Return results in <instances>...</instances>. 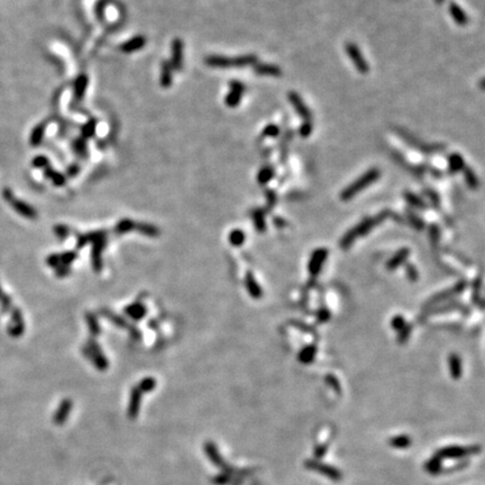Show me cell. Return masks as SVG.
<instances>
[{
  "instance_id": "b9f144b4",
  "label": "cell",
  "mask_w": 485,
  "mask_h": 485,
  "mask_svg": "<svg viewBox=\"0 0 485 485\" xmlns=\"http://www.w3.org/2000/svg\"><path fill=\"white\" fill-rule=\"evenodd\" d=\"M32 164H33L34 167H37V169L44 170L45 167L50 166V161H49V159L46 158V156L38 155V156H36V158L33 159V162H32Z\"/></svg>"
},
{
  "instance_id": "d4e9b609",
  "label": "cell",
  "mask_w": 485,
  "mask_h": 485,
  "mask_svg": "<svg viewBox=\"0 0 485 485\" xmlns=\"http://www.w3.org/2000/svg\"><path fill=\"white\" fill-rule=\"evenodd\" d=\"M88 82H89V79L86 74L79 75L74 81V97L77 98V100H81L83 98L88 87Z\"/></svg>"
},
{
  "instance_id": "30bf717a",
  "label": "cell",
  "mask_w": 485,
  "mask_h": 485,
  "mask_svg": "<svg viewBox=\"0 0 485 485\" xmlns=\"http://www.w3.org/2000/svg\"><path fill=\"white\" fill-rule=\"evenodd\" d=\"M289 100H290L291 105L293 106L294 110L299 114L300 117L303 119V122H312V116L309 108L307 107L306 103L303 102L302 98L294 91L289 92Z\"/></svg>"
},
{
  "instance_id": "f35d334b",
  "label": "cell",
  "mask_w": 485,
  "mask_h": 485,
  "mask_svg": "<svg viewBox=\"0 0 485 485\" xmlns=\"http://www.w3.org/2000/svg\"><path fill=\"white\" fill-rule=\"evenodd\" d=\"M291 138H292V131L291 130H287L286 134H284V136H283V138H282L281 146H280V150H281V159H282V161H284V160H286V158H287L289 142H290Z\"/></svg>"
},
{
  "instance_id": "f1b7e54d",
  "label": "cell",
  "mask_w": 485,
  "mask_h": 485,
  "mask_svg": "<svg viewBox=\"0 0 485 485\" xmlns=\"http://www.w3.org/2000/svg\"><path fill=\"white\" fill-rule=\"evenodd\" d=\"M462 171H463V174H464L465 182H466L467 186L470 187L472 190L478 189L479 186H480V182H479L478 175L475 174V172L473 171L470 166H466V165L464 166V169Z\"/></svg>"
},
{
  "instance_id": "5b68a950",
  "label": "cell",
  "mask_w": 485,
  "mask_h": 485,
  "mask_svg": "<svg viewBox=\"0 0 485 485\" xmlns=\"http://www.w3.org/2000/svg\"><path fill=\"white\" fill-rule=\"evenodd\" d=\"M2 197L8 203H10V206H11V208H13V209L16 212H18V214L21 216H23V217L29 218V219H35L36 217H37V212H36L34 208L31 207L30 204H27L26 202L22 201V200L16 199L14 194H13V191H11L10 189H8V188L2 190Z\"/></svg>"
},
{
  "instance_id": "44dd1931",
  "label": "cell",
  "mask_w": 485,
  "mask_h": 485,
  "mask_svg": "<svg viewBox=\"0 0 485 485\" xmlns=\"http://www.w3.org/2000/svg\"><path fill=\"white\" fill-rule=\"evenodd\" d=\"M139 403H141V390L136 388L131 391L129 408H128V416H129V418L134 419L137 417L139 410Z\"/></svg>"
},
{
  "instance_id": "74e56055",
  "label": "cell",
  "mask_w": 485,
  "mask_h": 485,
  "mask_svg": "<svg viewBox=\"0 0 485 485\" xmlns=\"http://www.w3.org/2000/svg\"><path fill=\"white\" fill-rule=\"evenodd\" d=\"M406 324H407V320L401 315H396L391 319V328L395 331H400L401 329H403Z\"/></svg>"
},
{
  "instance_id": "ba28073f",
  "label": "cell",
  "mask_w": 485,
  "mask_h": 485,
  "mask_svg": "<svg viewBox=\"0 0 485 485\" xmlns=\"http://www.w3.org/2000/svg\"><path fill=\"white\" fill-rule=\"evenodd\" d=\"M327 258H328L327 248L320 247L312 252L309 263H308V271H309L311 276H315L316 278V276L322 272V268L323 266V264L326 263Z\"/></svg>"
},
{
  "instance_id": "d6986e66",
  "label": "cell",
  "mask_w": 485,
  "mask_h": 485,
  "mask_svg": "<svg viewBox=\"0 0 485 485\" xmlns=\"http://www.w3.org/2000/svg\"><path fill=\"white\" fill-rule=\"evenodd\" d=\"M307 465L309 466L308 468H312V470L323 473V474L329 476L332 480H340V473L337 470H335V468L328 466V465H323L315 462H307Z\"/></svg>"
},
{
  "instance_id": "4dcf8cb0",
  "label": "cell",
  "mask_w": 485,
  "mask_h": 485,
  "mask_svg": "<svg viewBox=\"0 0 485 485\" xmlns=\"http://www.w3.org/2000/svg\"><path fill=\"white\" fill-rule=\"evenodd\" d=\"M44 175H45L47 179L52 180V182H53L55 186H63V184L65 183V178H64V175L59 173L58 171L51 169L50 166L44 169Z\"/></svg>"
},
{
  "instance_id": "c3c4849f",
  "label": "cell",
  "mask_w": 485,
  "mask_h": 485,
  "mask_svg": "<svg viewBox=\"0 0 485 485\" xmlns=\"http://www.w3.org/2000/svg\"><path fill=\"white\" fill-rule=\"evenodd\" d=\"M329 319H330V312L328 311L327 309H324V308L318 310V312H317V320H318L319 323H323L328 322Z\"/></svg>"
},
{
  "instance_id": "7402d4cb",
  "label": "cell",
  "mask_w": 485,
  "mask_h": 485,
  "mask_svg": "<svg viewBox=\"0 0 485 485\" xmlns=\"http://www.w3.org/2000/svg\"><path fill=\"white\" fill-rule=\"evenodd\" d=\"M45 130H46V123H41L34 127V129L32 130L30 137V143L32 146L37 147L41 145L44 134H45Z\"/></svg>"
},
{
  "instance_id": "f546056e",
  "label": "cell",
  "mask_w": 485,
  "mask_h": 485,
  "mask_svg": "<svg viewBox=\"0 0 485 485\" xmlns=\"http://www.w3.org/2000/svg\"><path fill=\"white\" fill-rule=\"evenodd\" d=\"M204 452H206V454L209 456V458L212 463L216 464V465H219V466H222L223 465L222 456H220V454L217 451V447H216L214 444L208 443V444L204 445Z\"/></svg>"
},
{
  "instance_id": "603a6c76",
  "label": "cell",
  "mask_w": 485,
  "mask_h": 485,
  "mask_svg": "<svg viewBox=\"0 0 485 485\" xmlns=\"http://www.w3.org/2000/svg\"><path fill=\"white\" fill-rule=\"evenodd\" d=\"M450 13L452 15L453 19H454V22L456 24H458V25L464 26L468 23V17L466 16V14L464 13V10L460 8V6L457 5V3L451 2Z\"/></svg>"
},
{
  "instance_id": "91938a15",
  "label": "cell",
  "mask_w": 485,
  "mask_h": 485,
  "mask_svg": "<svg viewBox=\"0 0 485 485\" xmlns=\"http://www.w3.org/2000/svg\"><path fill=\"white\" fill-rule=\"evenodd\" d=\"M55 230H57V234L60 236V237H65L66 234H65V230H66V228L65 227H57L55 228Z\"/></svg>"
},
{
  "instance_id": "d6a6232c",
  "label": "cell",
  "mask_w": 485,
  "mask_h": 485,
  "mask_svg": "<svg viewBox=\"0 0 485 485\" xmlns=\"http://www.w3.org/2000/svg\"><path fill=\"white\" fill-rule=\"evenodd\" d=\"M252 218H253V222H254V225H255L256 229L260 232H263L264 230H265V228H266L265 217H264V212L262 210L255 209L253 212H252Z\"/></svg>"
},
{
  "instance_id": "db71d44e",
  "label": "cell",
  "mask_w": 485,
  "mask_h": 485,
  "mask_svg": "<svg viewBox=\"0 0 485 485\" xmlns=\"http://www.w3.org/2000/svg\"><path fill=\"white\" fill-rule=\"evenodd\" d=\"M429 232H430V238L431 240L434 243H436L437 240L439 239V229H438V227H437L436 225H432L430 228H429Z\"/></svg>"
},
{
  "instance_id": "816d5d0a",
  "label": "cell",
  "mask_w": 485,
  "mask_h": 485,
  "mask_svg": "<svg viewBox=\"0 0 485 485\" xmlns=\"http://www.w3.org/2000/svg\"><path fill=\"white\" fill-rule=\"evenodd\" d=\"M426 194H427V197L430 199V201L435 204V206H438L439 202H440V199H439L438 194H437L436 191L431 190V189H427Z\"/></svg>"
},
{
  "instance_id": "277c9868",
  "label": "cell",
  "mask_w": 485,
  "mask_h": 485,
  "mask_svg": "<svg viewBox=\"0 0 485 485\" xmlns=\"http://www.w3.org/2000/svg\"><path fill=\"white\" fill-rule=\"evenodd\" d=\"M394 130L396 131V134H398L400 137L403 139V141H406L408 143V145H410L411 147L416 148L417 151L422 152L423 154H432V153H436V152L442 151L445 148V146L440 145V144H428V143H424L422 141H420L419 138H417L416 136L410 134L406 129H403V128L396 127Z\"/></svg>"
},
{
  "instance_id": "6da1fadb",
  "label": "cell",
  "mask_w": 485,
  "mask_h": 485,
  "mask_svg": "<svg viewBox=\"0 0 485 485\" xmlns=\"http://www.w3.org/2000/svg\"><path fill=\"white\" fill-rule=\"evenodd\" d=\"M388 215H390V211L384 210L376 216V217L364 218L362 222L353 227L352 229L348 230L346 234L340 238L339 240L340 248H343V250L350 248L353 244H354L356 239L362 237L364 235H366L367 232H370L376 225H379V224L382 223L384 219H387L388 217Z\"/></svg>"
},
{
  "instance_id": "5bb4252c",
  "label": "cell",
  "mask_w": 485,
  "mask_h": 485,
  "mask_svg": "<svg viewBox=\"0 0 485 485\" xmlns=\"http://www.w3.org/2000/svg\"><path fill=\"white\" fill-rule=\"evenodd\" d=\"M254 71L256 74L265 75V77H281L282 74V71L279 66L266 63H255Z\"/></svg>"
},
{
  "instance_id": "2e32d148",
  "label": "cell",
  "mask_w": 485,
  "mask_h": 485,
  "mask_svg": "<svg viewBox=\"0 0 485 485\" xmlns=\"http://www.w3.org/2000/svg\"><path fill=\"white\" fill-rule=\"evenodd\" d=\"M146 44V38L144 36H135V37L130 38L129 41H127L126 43H123L120 45V50H122L124 53H133L138 50L143 49Z\"/></svg>"
},
{
  "instance_id": "ab89813d",
  "label": "cell",
  "mask_w": 485,
  "mask_h": 485,
  "mask_svg": "<svg viewBox=\"0 0 485 485\" xmlns=\"http://www.w3.org/2000/svg\"><path fill=\"white\" fill-rule=\"evenodd\" d=\"M280 135V127L275 124H270L263 129V137H278Z\"/></svg>"
},
{
  "instance_id": "cb8c5ba5",
  "label": "cell",
  "mask_w": 485,
  "mask_h": 485,
  "mask_svg": "<svg viewBox=\"0 0 485 485\" xmlns=\"http://www.w3.org/2000/svg\"><path fill=\"white\" fill-rule=\"evenodd\" d=\"M173 81V73L169 62L164 61L161 65V75H160V83L163 88H170Z\"/></svg>"
},
{
  "instance_id": "7c38bea8",
  "label": "cell",
  "mask_w": 485,
  "mask_h": 485,
  "mask_svg": "<svg viewBox=\"0 0 485 485\" xmlns=\"http://www.w3.org/2000/svg\"><path fill=\"white\" fill-rule=\"evenodd\" d=\"M25 330V324L22 312L19 309H11V324L8 327V332L13 337H19Z\"/></svg>"
},
{
  "instance_id": "11a10c76",
  "label": "cell",
  "mask_w": 485,
  "mask_h": 485,
  "mask_svg": "<svg viewBox=\"0 0 485 485\" xmlns=\"http://www.w3.org/2000/svg\"><path fill=\"white\" fill-rule=\"evenodd\" d=\"M326 382L329 384V386H331V388H336V391H340V388H339V383H338V380L335 378V376H332V375H328L327 376V379H326Z\"/></svg>"
},
{
  "instance_id": "6f0895ef",
  "label": "cell",
  "mask_w": 485,
  "mask_h": 485,
  "mask_svg": "<svg viewBox=\"0 0 485 485\" xmlns=\"http://www.w3.org/2000/svg\"><path fill=\"white\" fill-rule=\"evenodd\" d=\"M75 256H77V255H75V254H73V253H67V254H64V255L62 256V258H61V259H62V260H61V262H65V263H70V262H71V260H72V259H75Z\"/></svg>"
},
{
  "instance_id": "d590c367",
  "label": "cell",
  "mask_w": 485,
  "mask_h": 485,
  "mask_svg": "<svg viewBox=\"0 0 485 485\" xmlns=\"http://www.w3.org/2000/svg\"><path fill=\"white\" fill-rule=\"evenodd\" d=\"M96 129H97V122L95 119H91L85 124V126L82 127V137L83 138H90L96 134Z\"/></svg>"
},
{
  "instance_id": "ee69618b",
  "label": "cell",
  "mask_w": 485,
  "mask_h": 485,
  "mask_svg": "<svg viewBox=\"0 0 485 485\" xmlns=\"http://www.w3.org/2000/svg\"><path fill=\"white\" fill-rule=\"evenodd\" d=\"M391 445L394 447H407L410 445V438L408 436H399L391 439Z\"/></svg>"
},
{
  "instance_id": "ffe728a7",
  "label": "cell",
  "mask_w": 485,
  "mask_h": 485,
  "mask_svg": "<svg viewBox=\"0 0 485 485\" xmlns=\"http://www.w3.org/2000/svg\"><path fill=\"white\" fill-rule=\"evenodd\" d=\"M317 355V346L316 345H308V346L303 347L301 351L299 352L298 354V359L300 363L302 364H311L314 362Z\"/></svg>"
},
{
  "instance_id": "8fae6325",
  "label": "cell",
  "mask_w": 485,
  "mask_h": 485,
  "mask_svg": "<svg viewBox=\"0 0 485 485\" xmlns=\"http://www.w3.org/2000/svg\"><path fill=\"white\" fill-rule=\"evenodd\" d=\"M172 70H181L183 64V42L181 39L175 38L172 42V58L169 62Z\"/></svg>"
},
{
  "instance_id": "be15d7a7",
  "label": "cell",
  "mask_w": 485,
  "mask_h": 485,
  "mask_svg": "<svg viewBox=\"0 0 485 485\" xmlns=\"http://www.w3.org/2000/svg\"><path fill=\"white\" fill-rule=\"evenodd\" d=\"M445 1V0H435V2L436 3H438V5H442V3Z\"/></svg>"
},
{
  "instance_id": "bcb514c9",
  "label": "cell",
  "mask_w": 485,
  "mask_h": 485,
  "mask_svg": "<svg viewBox=\"0 0 485 485\" xmlns=\"http://www.w3.org/2000/svg\"><path fill=\"white\" fill-rule=\"evenodd\" d=\"M312 133V122H303L301 127L299 128V134L301 137L307 138L309 137Z\"/></svg>"
},
{
  "instance_id": "ac0fdd59",
  "label": "cell",
  "mask_w": 485,
  "mask_h": 485,
  "mask_svg": "<svg viewBox=\"0 0 485 485\" xmlns=\"http://www.w3.org/2000/svg\"><path fill=\"white\" fill-rule=\"evenodd\" d=\"M245 284H246V289H247L248 293H250L252 298L253 299L262 298V295H263L262 289H260V287L259 286V283L256 282L254 275L252 274L251 272H248V273L246 274Z\"/></svg>"
},
{
  "instance_id": "9a60e30c",
  "label": "cell",
  "mask_w": 485,
  "mask_h": 485,
  "mask_svg": "<svg viewBox=\"0 0 485 485\" xmlns=\"http://www.w3.org/2000/svg\"><path fill=\"white\" fill-rule=\"evenodd\" d=\"M409 254H410V251L409 248H401L396 253L392 256V258L388 259V262L387 263V268L390 271L396 270V268L400 267L402 264L407 262V259L409 258Z\"/></svg>"
},
{
  "instance_id": "8d00e7d4",
  "label": "cell",
  "mask_w": 485,
  "mask_h": 485,
  "mask_svg": "<svg viewBox=\"0 0 485 485\" xmlns=\"http://www.w3.org/2000/svg\"><path fill=\"white\" fill-rule=\"evenodd\" d=\"M127 312L129 314L130 317H133V318L141 319L144 314H145V308H144L142 304H133V306L128 308Z\"/></svg>"
},
{
  "instance_id": "83f0119b",
  "label": "cell",
  "mask_w": 485,
  "mask_h": 485,
  "mask_svg": "<svg viewBox=\"0 0 485 485\" xmlns=\"http://www.w3.org/2000/svg\"><path fill=\"white\" fill-rule=\"evenodd\" d=\"M403 198L408 202L409 206L412 208H418V209H426L427 208V204L423 201L422 198H420L419 195L415 194L414 192L406 191L403 194Z\"/></svg>"
},
{
  "instance_id": "6125c7cd",
  "label": "cell",
  "mask_w": 485,
  "mask_h": 485,
  "mask_svg": "<svg viewBox=\"0 0 485 485\" xmlns=\"http://www.w3.org/2000/svg\"><path fill=\"white\" fill-rule=\"evenodd\" d=\"M78 171H79V167L78 166L70 167V169H69V174L70 175H75V174L78 173Z\"/></svg>"
},
{
  "instance_id": "7dc6e473",
  "label": "cell",
  "mask_w": 485,
  "mask_h": 485,
  "mask_svg": "<svg viewBox=\"0 0 485 485\" xmlns=\"http://www.w3.org/2000/svg\"><path fill=\"white\" fill-rule=\"evenodd\" d=\"M154 388H155V381L153 379H145L144 381H142L141 384H139V390L144 392L153 390Z\"/></svg>"
},
{
  "instance_id": "484cf974",
  "label": "cell",
  "mask_w": 485,
  "mask_h": 485,
  "mask_svg": "<svg viewBox=\"0 0 485 485\" xmlns=\"http://www.w3.org/2000/svg\"><path fill=\"white\" fill-rule=\"evenodd\" d=\"M71 407H72V404L69 400L63 401V402L61 403V406H60V408L58 409L57 414H55V416H54V422L57 424L64 423V421H65L66 418H67V416H69Z\"/></svg>"
},
{
  "instance_id": "9f6ffc18",
  "label": "cell",
  "mask_w": 485,
  "mask_h": 485,
  "mask_svg": "<svg viewBox=\"0 0 485 485\" xmlns=\"http://www.w3.org/2000/svg\"><path fill=\"white\" fill-rule=\"evenodd\" d=\"M141 230L144 232V234L151 235V236H154V235L158 234V229H156V228H154V227H152V226H142Z\"/></svg>"
},
{
  "instance_id": "4316f807",
  "label": "cell",
  "mask_w": 485,
  "mask_h": 485,
  "mask_svg": "<svg viewBox=\"0 0 485 485\" xmlns=\"http://www.w3.org/2000/svg\"><path fill=\"white\" fill-rule=\"evenodd\" d=\"M465 166V161L463 159V156L458 153H453L448 156V167L452 173H456V172L462 171Z\"/></svg>"
},
{
  "instance_id": "7a4b0ae2",
  "label": "cell",
  "mask_w": 485,
  "mask_h": 485,
  "mask_svg": "<svg viewBox=\"0 0 485 485\" xmlns=\"http://www.w3.org/2000/svg\"><path fill=\"white\" fill-rule=\"evenodd\" d=\"M380 176H381V172L379 169L368 170L362 176H359L357 180H355L352 184L345 188L342 194H340V200H343V201H348V200L353 199L356 194H359L360 191H363L365 188L371 186V184H373L375 181H378Z\"/></svg>"
},
{
  "instance_id": "f907efd6",
  "label": "cell",
  "mask_w": 485,
  "mask_h": 485,
  "mask_svg": "<svg viewBox=\"0 0 485 485\" xmlns=\"http://www.w3.org/2000/svg\"><path fill=\"white\" fill-rule=\"evenodd\" d=\"M427 470L430 473H437L439 471V458L430 459V462L427 464Z\"/></svg>"
},
{
  "instance_id": "94428289",
  "label": "cell",
  "mask_w": 485,
  "mask_h": 485,
  "mask_svg": "<svg viewBox=\"0 0 485 485\" xmlns=\"http://www.w3.org/2000/svg\"><path fill=\"white\" fill-rule=\"evenodd\" d=\"M274 224H275V226L276 227H283L284 225H286V223L283 222V219L282 218H275L274 219Z\"/></svg>"
},
{
  "instance_id": "8992f818",
  "label": "cell",
  "mask_w": 485,
  "mask_h": 485,
  "mask_svg": "<svg viewBox=\"0 0 485 485\" xmlns=\"http://www.w3.org/2000/svg\"><path fill=\"white\" fill-rule=\"evenodd\" d=\"M465 288H466V282L465 281L457 282L453 287L448 288V289H446V290H444L442 292H439V293L435 294L434 296H431V298L428 300L424 306H426L427 308H431L434 306H437V304H438L439 302H443V301H445V300H448V299H451V298H453V296H455L457 294H460L465 290Z\"/></svg>"
},
{
  "instance_id": "60d3db41",
  "label": "cell",
  "mask_w": 485,
  "mask_h": 485,
  "mask_svg": "<svg viewBox=\"0 0 485 485\" xmlns=\"http://www.w3.org/2000/svg\"><path fill=\"white\" fill-rule=\"evenodd\" d=\"M411 331H412V326L410 323H407L406 326H404L403 329H401L399 331V335H398V342L400 344H406L408 342V339L409 337H410V335H411Z\"/></svg>"
},
{
  "instance_id": "e0dca14e",
  "label": "cell",
  "mask_w": 485,
  "mask_h": 485,
  "mask_svg": "<svg viewBox=\"0 0 485 485\" xmlns=\"http://www.w3.org/2000/svg\"><path fill=\"white\" fill-rule=\"evenodd\" d=\"M448 368H450V373L453 379H460V376L463 374V364L458 355L451 354L448 356Z\"/></svg>"
},
{
  "instance_id": "52a82bcc",
  "label": "cell",
  "mask_w": 485,
  "mask_h": 485,
  "mask_svg": "<svg viewBox=\"0 0 485 485\" xmlns=\"http://www.w3.org/2000/svg\"><path fill=\"white\" fill-rule=\"evenodd\" d=\"M345 50H346V53L348 55V58L352 60L353 64L356 67L359 73L366 74L368 71H370V65H368L366 60L364 59L362 52L358 49V46L356 45L355 43L348 42L346 43V46H345Z\"/></svg>"
},
{
  "instance_id": "681fc988",
  "label": "cell",
  "mask_w": 485,
  "mask_h": 485,
  "mask_svg": "<svg viewBox=\"0 0 485 485\" xmlns=\"http://www.w3.org/2000/svg\"><path fill=\"white\" fill-rule=\"evenodd\" d=\"M266 200H267V207L272 209L274 207V204L278 201V197H276V194L273 190H267L266 191Z\"/></svg>"
},
{
  "instance_id": "836d02e7",
  "label": "cell",
  "mask_w": 485,
  "mask_h": 485,
  "mask_svg": "<svg viewBox=\"0 0 485 485\" xmlns=\"http://www.w3.org/2000/svg\"><path fill=\"white\" fill-rule=\"evenodd\" d=\"M407 215H408L407 217H408L409 223L411 224V226L414 227L415 229H417V230H422L423 229L424 223L418 215L415 214V212L410 209H407Z\"/></svg>"
},
{
  "instance_id": "f5cc1de1",
  "label": "cell",
  "mask_w": 485,
  "mask_h": 485,
  "mask_svg": "<svg viewBox=\"0 0 485 485\" xmlns=\"http://www.w3.org/2000/svg\"><path fill=\"white\" fill-rule=\"evenodd\" d=\"M134 227V224L130 222V220H123L122 223L119 224L118 227H117V230L119 232H124V231H126V230H129L131 229V228Z\"/></svg>"
},
{
  "instance_id": "f6af8a7d",
  "label": "cell",
  "mask_w": 485,
  "mask_h": 485,
  "mask_svg": "<svg viewBox=\"0 0 485 485\" xmlns=\"http://www.w3.org/2000/svg\"><path fill=\"white\" fill-rule=\"evenodd\" d=\"M73 146H74L75 152H77V153L79 155L85 156L87 154V142H86V139L83 138V137L78 138L77 141L74 142Z\"/></svg>"
},
{
  "instance_id": "680465c9",
  "label": "cell",
  "mask_w": 485,
  "mask_h": 485,
  "mask_svg": "<svg viewBox=\"0 0 485 485\" xmlns=\"http://www.w3.org/2000/svg\"><path fill=\"white\" fill-rule=\"evenodd\" d=\"M215 482L217 484H225L228 482V476L227 475H219L218 478L215 480Z\"/></svg>"
},
{
  "instance_id": "9c48e42d",
  "label": "cell",
  "mask_w": 485,
  "mask_h": 485,
  "mask_svg": "<svg viewBox=\"0 0 485 485\" xmlns=\"http://www.w3.org/2000/svg\"><path fill=\"white\" fill-rule=\"evenodd\" d=\"M229 87L230 89L226 96L225 102L228 107L235 108L240 103V100H242L244 92H245V86L237 80H232L229 83Z\"/></svg>"
},
{
  "instance_id": "7bdbcfd3",
  "label": "cell",
  "mask_w": 485,
  "mask_h": 485,
  "mask_svg": "<svg viewBox=\"0 0 485 485\" xmlns=\"http://www.w3.org/2000/svg\"><path fill=\"white\" fill-rule=\"evenodd\" d=\"M406 274H407V278L409 279V281H411V282L418 281L419 273H418V271H417V268L414 264H407L406 265Z\"/></svg>"
},
{
  "instance_id": "1f68e13d",
  "label": "cell",
  "mask_w": 485,
  "mask_h": 485,
  "mask_svg": "<svg viewBox=\"0 0 485 485\" xmlns=\"http://www.w3.org/2000/svg\"><path fill=\"white\" fill-rule=\"evenodd\" d=\"M274 175H275V171H274V167H272V166H264L263 169H260V171L259 172V174H258V181L259 184H266L271 181L272 179L274 178Z\"/></svg>"
},
{
  "instance_id": "4fadbf2b",
  "label": "cell",
  "mask_w": 485,
  "mask_h": 485,
  "mask_svg": "<svg viewBox=\"0 0 485 485\" xmlns=\"http://www.w3.org/2000/svg\"><path fill=\"white\" fill-rule=\"evenodd\" d=\"M479 452V447L473 446V447H447L444 448V450L440 451L438 453L439 457H453V458H457V457H464L470 454H475V453Z\"/></svg>"
},
{
  "instance_id": "3957f363",
  "label": "cell",
  "mask_w": 485,
  "mask_h": 485,
  "mask_svg": "<svg viewBox=\"0 0 485 485\" xmlns=\"http://www.w3.org/2000/svg\"><path fill=\"white\" fill-rule=\"evenodd\" d=\"M206 63L212 67H243L252 64L258 63V58L255 55H244L237 58L219 57V55H211L206 59Z\"/></svg>"
},
{
  "instance_id": "e575fe53",
  "label": "cell",
  "mask_w": 485,
  "mask_h": 485,
  "mask_svg": "<svg viewBox=\"0 0 485 485\" xmlns=\"http://www.w3.org/2000/svg\"><path fill=\"white\" fill-rule=\"evenodd\" d=\"M229 242L232 246H240L245 242V234L243 230L235 229L230 232Z\"/></svg>"
}]
</instances>
